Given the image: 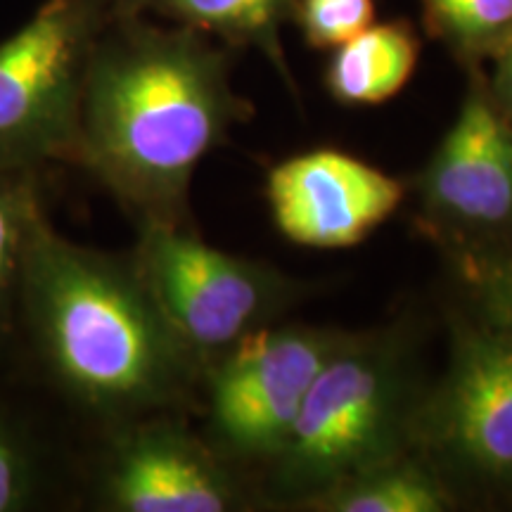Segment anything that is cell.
<instances>
[{"label": "cell", "instance_id": "cell-1", "mask_svg": "<svg viewBox=\"0 0 512 512\" xmlns=\"http://www.w3.org/2000/svg\"><path fill=\"white\" fill-rule=\"evenodd\" d=\"M249 114L214 38L117 10L88 60L74 164L136 223L188 226L197 166Z\"/></svg>", "mask_w": 512, "mask_h": 512}, {"label": "cell", "instance_id": "cell-2", "mask_svg": "<svg viewBox=\"0 0 512 512\" xmlns=\"http://www.w3.org/2000/svg\"><path fill=\"white\" fill-rule=\"evenodd\" d=\"M12 351L38 387L100 427L176 411L202 380L131 254L79 245L50 219L31 242Z\"/></svg>", "mask_w": 512, "mask_h": 512}, {"label": "cell", "instance_id": "cell-3", "mask_svg": "<svg viewBox=\"0 0 512 512\" xmlns=\"http://www.w3.org/2000/svg\"><path fill=\"white\" fill-rule=\"evenodd\" d=\"M406 368L394 344L347 337L325 363L275 463V489L285 496L323 494L366 467L401 453Z\"/></svg>", "mask_w": 512, "mask_h": 512}, {"label": "cell", "instance_id": "cell-4", "mask_svg": "<svg viewBox=\"0 0 512 512\" xmlns=\"http://www.w3.org/2000/svg\"><path fill=\"white\" fill-rule=\"evenodd\" d=\"M114 0H43L0 41V174L74 164L83 79Z\"/></svg>", "mask_w": 512, "mask_h": 512}, {"label": "cell", "instance_id": "cell-5", "mask_svg": "<svg viewBox=\"0 0 512 512\" xmlns=\"http://www.w3.org/2000/svg\"><path fill=\"white\" fill-rule=\"evenodd\" d=\"M159 311L202 375L240 339L266 328L294 297L292 280L174 223H138L131 252Z\"/></svg>", "mask_w": 512, "mask_h": 512}, {"label": "cell", "instance_id": "cell-6", "mask_svg": "<svg viewBox=\"0 0 512 512\" xmlns=\"http://www.w3.org/2000/svg\"><path fill=\"white\" fill-rule=\"evenodd\" d=\"M347 342L339 332L261 328L204 370L209 444L223 458H275L325 363Z\"/></svg>", "mask_w": 512, "mask_h": 512}, {"label": "cell", "instance_id": "cell-7", "mask_svg": "<svg viewBox=\"0 0 512 512\" xmlns=\"http://www.w3.org/2000/svg\"><path fill=\"white\" fill-rule=\"evenodd\" d=\"M91 501L110 512H230L242 503L223 456L174 411L105 427Z\"/></svg>", "mask_w": 512, "mask_h": 512}, {"label": "cell", "instance_id": "cell-8", "mask_svg": "<svg viewBox=\"0 0 512 512\" xmlns=\"http://www.w3.org/2000/svg\"><path fill=\"white\" fill-rule=\"evenodd\" d=\"M411 432L441 463L484 482H512V330H463L451 366Z\"/></svg>", "mask_w": 512, "mask_h": 512}, {"label": "cell", "instance_id": "cell-9", "mask_svg": "<svg viewBox=\"0 0 512 512\" xmlns=\"http://www.w3.org/2000/svg\"><path fill=\"white\" fill-rule=\"evenodd\" d=\"M273 219L302 247L344 249L375 233L403 202L399 178L339 150H313L273 166L266 181Z\"/></svg>", "mask_w": 512, "mask_h": 512}, {"label": "cell", "instance_id": "cell-10", "mask_svg": "<svg viewBox=\"0 0 512 512\" xmlns=\"http://www.w3.org/2000/svg\"><path fill=\"white\" fill-rule=\"evenodd\" d=\"M425 207L439 223L496 228L512 219V121L472 79L463 107L420 178Z\"/></svg>", "mask_w": 512, "mask_h": 512}, {"label": "cell", "instance_id": "cell-11", "mask_svg": "<svg viewBox=\"0 0 512 512\" xmlns=\"http://www.w3.org/2000/svg\"><path fill=\"white\" fill-rule=\"evenodd\" d=\"M420 36L408 19L370 24L332 50L325 88L344 107H373L399 95L418 67Z\"/></svg>", "mask_w": 512, "mask_h": 512}, {"label": "cell", "instance_id": "cell-12", "mask_svg": "<svg viewBox=\"0 0 512 512\" xmlns=\"http://www.w3.org/2000/svg\"><path fill=\"white\" fill-rule=\"evenodd\" d=\"M119 12H136L181 24L219 38L226 46L254 48L294 86L283 50V24L294 15L297 0H114Z\"/></svg>", "mask_w": 512, "mask_h": 512}, {"label": "cell", "instance_id": "cell-13", "mask_svg": "<svg viewBox=\"0 0 512 512\" xmlns=\"http://www.w3.org/2000/svg\"><path fill=\"white\" fill-rule=\"evenodd\" d=\"M69 465L43 420L0 399V512H38L64 501Z\"/></svg>", "mask_w": 512, "mask_h": 512}, {"label": "cell", "instance_id": "cell-14", "mask_svg": "<svg viewBox=\"0 0 512 512\" xmlns=\"http://www.w3.org/2000/svg\"><path fill=\"white\" fill-rule=\"evenodd\" d=\"M306 503L325 512H444L451 496L430 467L396 453Z\"/></svg>", "mask_w": 512, "mask_h": 512}, {"label": "cell", "instance_id": "cell-15", "mask_svg": "<svg viewBox=\"0 0 512 512\" xmlns=\"http://www.w3.org/2000/svg\"><path fill=\"white\" fill-rule=\"evenodd\" d=\"M46 221L41 174H0V358L15 349L24 268Z\"/></svg>", "mask_w": 512, "mask_h": 512}, {"label": "cell", "instance_id": "cell-16", "mask_svg": "<svg viewBox=\"0 0 512 512\" xmlns=\"http://www.w3.org/2000/svg\"><path fill=\"white\" fill-rule=\"evenodd\" d=\"M425 27L463 64L494 60L512 34V0H420Z\"/></svg>", "mask_w": 512, "mask_h": 512}, {"label": "cell", "instance_id": "cell-17", "mask_svg": "<svg viewBox=\"0 0 512 512\" xmlns=\"http://www.w3.org/2000/svg\"><path fill=\"white\" fill-rule=\"evenodd\" d=\"M294 22L316 50H335L375 22V0H297Z\"/></svg>", "mask_w": 512, "mask_h": 512}, {"label": "cell", "instance_id": "cell-18", "mask_svg": "<svg viewBox=\"0 0 512 512\" xmlns=\"http://www.w3.org/2000/svg\"><path fill=\"white\" fill-rule=\"evenodd\" d=\"M467 280L482 306L484 320L512 330V259L472 261Z\"/></svg>", "mask_w": 512, "mask_h": 512}, {"label": "cell", "instance_id": "cell-19", "mask_svg": "<svg viewBox=\"0 0 512 512\" xmlns=\"http://www.w3.org/2000/svg\"><path fill=\"white\" fill-rule=\"evenodd\" d=\"M494 62L496 69L494 79L489 83V93L496 100V105L501 107L505 117L512 121V34L503 43V48L496 53Z\"/></svg>", "mask_w": 512, "mask_h": 512}]
</instances>
